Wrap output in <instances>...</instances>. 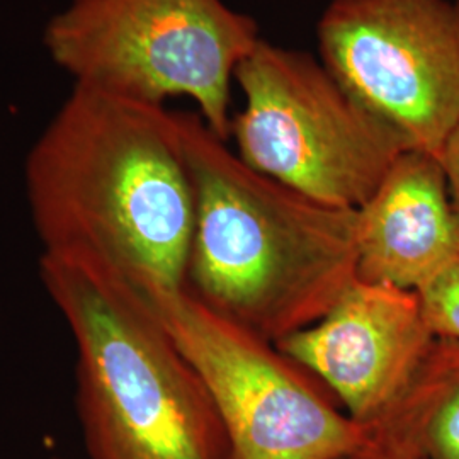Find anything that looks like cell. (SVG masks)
<instances>
[{"label":"cell","instance_id":"8fae6325","mask_svg":"<svg viewBox=\"0 0 459 459\" xmlns=\"http://www.w3.org/2000/svg\"><path fill=\"white\" fill-rule=\"evenodd\" d=\"M419 296L436 339L459 342V261L420 290Z\"/></svg>","mask_w":459,"mask_h":459},{"label":"cell","instance_id":"5b68a950","mask_svg":"<svg viewBox=\"0 0 459 459\" xmlns=\"http://www.w3.org/2000/svg\"><path fill=\"white\" fill-rule=\"evenodd\" d=\"M235 81L246 100L230 126L237 155L322 204L361 208L409 150L305 51L261 38Z\"/></svg>","mask_w":459,"mask_h":459},{"label":"cell","instance_id":"4fadbf2b","mask_svg":"<svg viewBox=\"0 0 459 459\" xmlns=\"http://www.w3.org/2000/svg\"><path fill=\"white\" fill-rule=\"evenodd\" d=\"M441 162H443L444 172L447 178L449 195L453 201V208L458 218L459 225V125L451 136L447 138L443 152H441Z\"/></svg>","mask_w":459,"mask_h":459},{"label":"cell","instance_id":"5bb4252c","mask_svg":"<svg viewBox=\"0 0 459 459\" xmlns=\"http://www.w3.org/2000/svg\"><path fill=\"white\" fill-rule=\"evenodd\" d=\"M53 459H58V458H53Z\"/></svg>","mask_w":459,"mask_h":459},{"label":"cell","instance_id":"9c48e42d","mask_svg":"<svg viewBox=\"0 0 459 459\" xmlns=\"http://www.w3.org/2000/svg\"><path fill=\"white\" fill-rule=\"evenodd\" d=\"M358 279L420 291L459 261V225L443 162L407 150L356 210Z\"/></svg>","mask_w":459,"mask_h":459},{"label":"cell","instance_id":"7c38bea8","mask_svg":"<svg viewBox=\"0 0 459 459\" xmlns=\"http://www.w3.org/2000/svg\"><path fill=\"white\" fill-rule=\"evenodd\" d=\"M337 459H427L417 436L402 417L390 413L371 429V436L361 447Z\"/></svg>","mask_w":459,"mask_h":459},{"label":"cell","instance_id":"ba28073f","mask_svg":"<svg viewBox=\"0 0 459 459\" xmlns=\"http://www.w3.org/2000/svg\"><path fill=\"white\" fill-rule=\"evenodd\" d=\"M434 341L417 291L356 278L320 320L274 345L373 429L409 390Z\"/></svg>","mask_w":459,"mask_h":459},{"label":"cell","instance_id":"7a4b0ae2","mask_svg":"<svg viewBox=\"0 0 459 459\" xmlns=\"http://www.w3.org/2000/svg\"><path fill=\"white\" fill-rule=\"evenodd\" d=\"M195 191L186 288L276 344L320 320L358 278L356 210L254 170L197 113H176Z\"/></svg>","mask_w":459,"mask_h":459},{"label":"cell","instance_id":"30bf717a","mask_svg":"<svg viewBox=\"0 0 459 459\" xmlns=\"http://www.w3.org/2000/svg\"><path fill=\"white\" fill-rule=\"evenodd\" d=\"M390 413L413 429L427 459H459V342L434 341Z\"/></svg>","mask_w":459,"mask_h":459},{"label":"cell","instance_id":"277c9868","mask_svg":"<svg viewBox=\"0 0 459 459\" xmlns=\"http://www.w3.org/2000/svg\"><path fill=\"white\" fill-rule=\"evenodd\" d=\"M259 39L257 22L223 0H70L43 31L74 85L160 108L191 99L225 142L231 81Z\"/></svg>","mask_w":459,"mask_h":459},{"label":"cell","instance_id":"52a82bcc","mask_svg":"<svg viewBox=\"0 0 459 459\" xmlns=\"http://www.w3.org/2000/svg\"><path fill=\"white\" fill-rule=\"evenodd\" d=\"M320 62L409 150L437 155L459 125V0H332Z\"/></svg>","mask_w":459,"mask_h":459},{"label":"cell","instance_id":"3957f363","mask_svg":"<svg viewBox=\"0 0 459 459\" xmlns=\"http://www.w3.org/2000/svg\"><path fill=\"white\" fill-rule=\"evenodd\" d=\"M39 279L77 351L87 459H231L204 381L125 279L77 252H43Z\"/></svg>","mask_w":459,"mask_h":459},{"label":"cell","instance_id":"8992f818","mask_svg":"<svg viewBox=\"0 0 459 459\" xmlns=\"http://www.w3.org/2000/svg\"><path fill=\"white\" fill-rule=\"evenodd\" d=\"M133 290L204 381L231 459H337L369 439L312 375L187 288Z\"/></svg>","mask_w":459,"mask_h":459},{"label":"cell","instance_id":"6da1fadb","mask_svg":"<svg viewBox=\"0 0 459 459\" xmlns=\"http://www.w3.org/2000/svg\"><path fill=\"white\" fill-rule=\"evenodd\" d=\"M43 252H77L136 290L186 288L195 191L178 117L74 85L24 164Z\"/></svg>","mask_w":459,"mask_h":459}]
</instances>
